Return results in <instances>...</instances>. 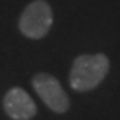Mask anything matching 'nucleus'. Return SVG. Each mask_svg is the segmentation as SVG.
Listing matches in <instances>:
<instances>
[{
  "mask_svg": "<svg viewBox=\"0 0 120 120\" xmlns=\"http://www.w3.org/2000/svg\"><path fill=\"white\" fill-rule=\"evenodd\" d=\"M109 65V58L103 54L77 56L70 72L71 88L80 93L96 88L107 75Z\"/></svg>",
  "mask_w": 120,
  "mask_h": 120,
  "instance_id": "nucleus-1",
  "label": "nucleus"
},
{
  "mask_svg": "<svg viewBox=\"0 0 120 120\" xmlns=\"http://www.w3.org/2000/svg\"><path fill=\"white\" fill-rule=\"evenodd\" d=\"M52 26V10L46 2L35 0L23 10L19 29L25 36L30 39H41L49 32Z\"/></svg>",
  "mask_w": 120,
  "mask_h": 120,
  "instance_id": "nucleus-2",
  "label": "nucleus"
},
{
  "mask_svg": "<svg viewBox=\"0 0 120 120\" xmlns=\"http://www.w3.org/2000/svg\"><path fill=\"white\" fill-rule=\"evenodd\" d=\"M33 90L41 100L55 113H65L70 109V98L55 77L46 72H39L32 80Z\"/></svg>",
  "mask_w": 120,
  "mask_h": 120,
  "instance_id": "nucleus-3",
  "label": "nucleus"
},
{
  "mask_svg": "<svg viewBox=\"0 0 120 120\" xmlns=\"http://www.w3.org/2000/svg\"><path fill=\"white\" fill-rule=\"evenodd\" d=\"M3 109L13 120H30L36 114V104L32 97L20 87H13L3 98Z\"/></svg>",
  "mask_w": 120,
  "mask_h": 120,
  "instance_id": "nucleus-4",
  "label": "nucleus"
}]
</instances>
